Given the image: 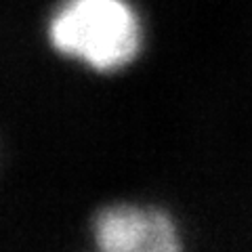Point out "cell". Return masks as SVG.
Masks as SVG:
<instances>
[{
  "label": "cell",
  "mask_w": 252,
  "mask_h": 252,
  "mask_svg": "<svg viewBox=\"0 0 252 252\" xmlns=\"http://www.w3.org/2000/svg\"><path fill=\"white\" fill-rule=\"evenodd\" d=\"M51 42L59 53L109 72L135 59L137 17L124 0H67L51 23Z\"/></svg>",
  "instance_id": "cell-1"
},
{
  "label": "cell",
  "mask_w": 252,
  "mask_h": 252,
  "mask_svg": "<svg viewBox=\"0 0 252 252\" xmlns=\"http://www.w3.org/2000/svg\"><path fill=\"white\" fill-rule=\"evenodd\" d=\"M94 242L105 252H175L181 248L172 220L160 210L112 206L94 219Z\"/></svg>",
  "instance_id": "cell-2"
}]
</instances>
